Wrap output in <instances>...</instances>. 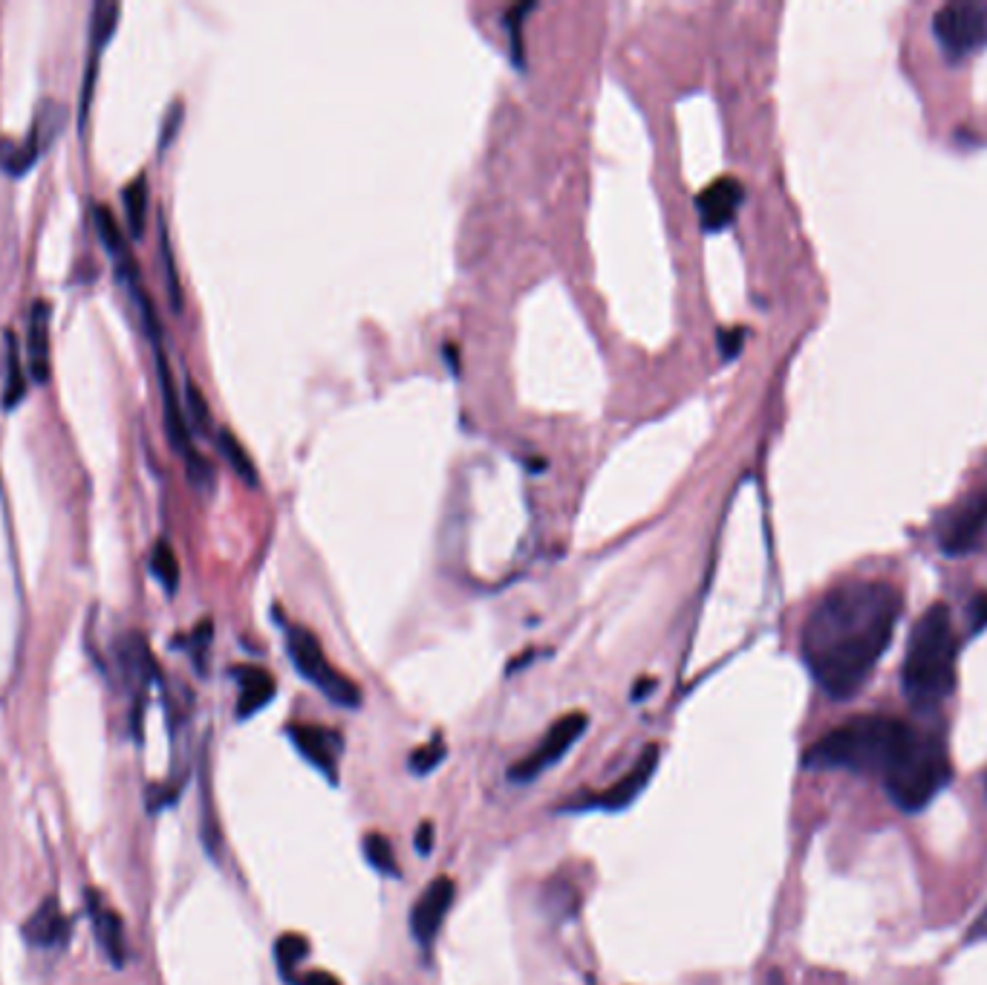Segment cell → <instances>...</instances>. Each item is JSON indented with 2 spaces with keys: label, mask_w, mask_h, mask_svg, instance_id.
Here are the masks:
<instances>
[{
  "label": "cell",
  "mask_w": 987,
  "mask_h": 985,
  "mask_svg": "<svg viewBox=\"0 0 987 985\" xmlns=\"http://www.w3.org/2000/svg\"><path fill=\"white\" fill-rule=\"evenodd\" d=\"M237 679H240V700H237V717L240 720H246V717L257 714L261 709H266L275 697L277 686H275V677L269 671H263V668H255V664H243L237 668Z\"/></svg>",
  "instance_id": "obj_19"
},
{
  "label": "cell",
  "mask_w": 987,
  "mask_h": 985,
  "mask_svg": "<svg viewBox=\"0 0 987 985\" xmlns=\"http://www.w3.org/2000/svg\"><path fill=\"white\" fill-rule=\"evenodd\" d=\"M958 636L947 605H933L909 633L907 657H904V693L918 709H933L944 702L956 688Z\"/></svg>",
  "instance_id": "obj_2"
},
{
  "label": "cell",
  "mask_w": 987,
  "mask_h": 985,
  "mask_svg": "<svg viewBox=\"0 0 987 985\" xmlns=\"http://www.w3.org/2000/svg\"><path fill=\"white\" fill-rule=\"evenodd\" d=\"M185 402H189V410L194 416V425L196 428H205L208 425V405L203 402V394H200V387L194 382L185 385Z\"/></svg>",
  "instance_id": "obj_32"
},
{
  "label": "cell",
  "mask_w": 987,
  "mask_h": 985,
  "mask_svg": "<svg viewBox=\"0 0 987 985\" xmlns=\"http://www.w3.org/2000/svg\"><path fill=\"white\" fill-rule=\"evenodd\" d=\"M454 893H457L454 879L439 876L425 887V893H421L419 898H416L414 911H410V931H414L419 945H430V942L436 940L445 916H448L450 905H454Z\"/></svg>",
  "instance_id": "obj_9"
},
{
  "label": "cell",
  "mask_w": 987,
  "mask_h": 985,
  "mask_svg": "<svg viewBox=\"0 0 987 985\" xmlns=\"http://www.w3.org/2000/svg\"><path fill=\"white\" fill-rule=\"evenodd\" d=\"M27 370L32 379L44 382L50 376V304L38 298L30 313V329H27Z\"/></svg>",
  "instance_id": "obj_16"
},
{
  "label": "cell",
  "mask_w": 987,
  "mask_h": 985,
  "mask_svg": "<svg viewBox=\"0 0 987 985\" xmlns=\"http://www.w3.org/2000/svg\"><path fill=\"white\" fill-rule=\"evenodd\" d=\"M364 855H367V862L378 870V873H385V876L399 879V867H396V855H393L390 841L385 835H378V832H370L367 839H364Z\"/></svg>",
  "instance_id": "obj_27"
},
{
  "label": "cell",
  "mask_w": 987,
  "mask_h": 985,
  "mask_svg": "<svg viewBox=\"0 0 987 985\" xmlns=\"http://www.w3.org/2000/svg\"><path fill=\"white\" fill-rule=\"evenodd\" d=\"M124 209H128V223H131V232L136 237H142L147 220V180L145 174H139L128 189H124Z\"/></svg>",
  "instance_id": "obj_23"
},
{
  "label": "cell",
  "mask_w": 987,
  "mask_h": 985,
  "mask_svg": "<svg viewBox=\"0 0 987 985\" xmlns=\"http://www.w3.org/2000/svg\"><path fill=\"white\" fill-rule=\"evenodd\" d=\"M151 570L153 576L160 578V585L165 587L167 592H174L176 585H180V561H176L174 549L167 540H156V547H153L151 555Z\"/></svg>",
  "instance_id": "obj_26"
},
{
  "label": "cell",
  "mask_w": 987,
  "mask_h": 985,
  "mask_svg": "<svg viewBox=\"0 0 987 985\" xmlns=\"http://www.w3.org/2000/svg\"><path fill=\"white\" fill-rule=\"evenodd\" d=\"M3 394H0V402H3V408L12 410L18 402L27 396V365L21 362V344H18V336L12 329L3 333Z\"/></svg>",
  "instance_id": "obj_20"
},
{
  "label": "cell",
  "mask_w": 987,
  "mask_h": 985,
  "mask_svg": "<svg viewBox=\"0 0 987 985\" xmlns=\"http://www.w3.org/2000/svg\"><path fill=\"white\" fill-rule=\"evenodd\" d=\"M119 16H122V3L119 0H95L93 3V12H90V55L88 67H84V81H81L84 93H93L95 75H99V59H102L104 47H108V41L116 32Z\"/></svg>",
  "instance_id": "obj_15"
},
{
  "label": "cell",
  "mask_w": 987,
  "mask_h": 985,
  "mask_svg": "<svg viewBox=\"0 0 987 985\" xmlns=\"http://www.w3.org/2000/svg\"><path fill=\"white\" fill-rule=\"evenodd\" d=\"M765 985H788L785 983V974L780 968H771L769 977H765Z\"/></svg>",
  "instance_id": "obj_39"
},
{
  "label": "cell",
  "mask_w": 987,
  "mask_h": 985,
  "mask_svg": "<svg viewBox=\"0 0 987 985\" xmlns=\"http://www.w3.org/2000/svg\"><path fill=\"white\" fill-rule=\"evenodd\" d=\"M301 985H342V979L333 977L329 971H309Z\"/></svg>",
  "instance_id": "obj_38"
},
{
  "label": "cell",
  "mask_w": 987,
  "mask_h": 985,
  "mask_svg": "<svg viewBox=\"0 0 987 985\" xmlns=\"http://www.w3.org/2000/svg\"><path fill=\"white\" fill-rule=\"evenodd\" d=\"M153 344V358H156V376H160V390H162V410H165V431L171 446L189 460V471L196 483L211 480V468L205 466L203 457L194 451V443H191L189 419H185V408H182L180 394H176L174 376H171V367H167L165 351H162L160 333H151Z\"/></svg>",
  "instance_id": "obj_7"
},
{
  "label": "cell",
  "mask_w": 987,
  "mask_h": 985,
  "mask_svg": "<svg viewBox=\"0 0 987 985\" xmlns=\"http://www.w3.org/2000/svg\"><path fill=\"white\" fill-rule=\"evenodd\" d=\"M742 203V185L740 180L733 176H722L716 183H711L696 197L699 217H702L704 232H719V229L731 226V220L736 217V209Z\"/></svg>",
  "instance_id": "obj_14"
},
{
  "label": "cell",
  "mask_w": 987,
  "mask_h": 985,
  "mask_svg": "<svg viewBox=\"0 0 987 985\" xmlns=\"http://www.w3.org/2000/svg\"><path fill=\"white\" fill-rule=\"evenodd\" d=\"M434 824H430V821H425V824L419 826V830H416V853L419 855H428L430 850H434Z\"/></svg>",
  "instance_id": "obj_35"
},
{
  "label": "cell",
  "mask_w": 987,
  "mask_h": 985,
  "mask_svg": "<svg viewBox=\"0 0 987 985\" xmlns=\"http://www.w3.org/2000/svg\"><path fill=\"white\" fill-rule=\"evenodd\" d=\"M220 448H223V454H225V460L232 463V468L234 471H237V477L243 483H246V486H257V468H255V463H252V457H248V451L243 446H240V439L234 437L232 431H220Z\"/></svg>",
  "instance_id": "obj_24"
},
{
  "label": "cell",
  "mask_w": 987,
  "mask_h": 985,
  "mask_svg": "<svg viewBox=\"0 0 987 985\" xmlns=\"http://www.w3.org/2000/svg\"><path fill=\"white\" fill-rule=\"evenodd\" d=\"M306 954H309V942H306L301 934H284L277 940L275 945L277 965H281V974H284L289 983H295V968H298V963Z\"/></svg>",
  "instance_id": "obj_25"
},
{
  "label": "cell",
  "mask_w": 987,
  "mask_h": 985,
  "mask_svg": "<svg viewBox=\"0 0 987 985\" xmlns=\"http://www.w3.org/2000/svg\"><path fill=\"white\" fill-rule=\"evenodd\" d=\"M93 223H95V232H99V237H102V243L108 246L110 261H113V270H116V275L122 277L124 284L131 286L133 298L142 301L147 293L142 290V281H139V266H136V261H133L131 243H128V237H124L122 226H119V220L113 217V212H110L108 205L95 203L93 205Z\"/></svg>",
  "instance_id": "obj_10"
},
{
  "label": "cell",
  "mask_w": 987,
  "mask_h": 985,
  "mask_svg": "<svg viewBox=\"0 0 987 985\" xmlns=\"http://www.w3.org/2000/svg\"><path fill=\"white\" fill-rule=\"evenodd\" d=\"M535 3H520V7H511L509 16H506V27L511 32V50H515V61L523 67V38H520V30H523V18L529 16Z\"/></svg>",
  "instance_id": "obj_30"
},
{
  "label": "cell",
  "mask_w": 987,
  "mask_h": 985,
  "mask_svg": "<svg viewBox=\"0 0 987 985\" xmlns=\"http://www.w3.org/2000/svg\"><path fill=\"white\" fill-rule=\"evenodd\" d=\"M970 619H973V633H979L981 628H987V596H976V599H973Z\"/></svg>",
  "instance_id": "obj_34"
},
{
  "label": "cell",
  "mask_w": 987,
  "mask_h": 985,
  "mask_svg": "<svg viewBox=\"0 0 987 985\" xmlns=\"http://www.w3.org/2000/svg\"><path fill=\"white\" fill-rule=\"evenodd\" d=\"M742 338H745V329H742V327L722 329V333H719V347H722V356H725V358L736 356V353H740V347H742Z\"/></svg>",
  "instance_id": "obj_33"
},
{
  "label": "cell",
  "mask_w": 987,
  "mask_h": 985,
  "mask_svg": "<svg viewBox=\"0 0 987 985\" xmlns=\"http://www.w3.org/2000/svg\"><path fill=\"white\" fill-rule=\"evenodd\" d=\"M655 766H659V745H647L644 754L639 758V763H635V766H632L630 772H627L624 778L615 783V786H610L607 792H601V795H598V801H592L589 806H601V810H610V812L627 810V806H630V803H635V798L644 792L647 783L653 781Z\"/></svg>",
  "instance_id": "obj_13"
},
{
  "label": "cell",
  "mask_w": 987,
  "mask_h": 985,
  "mask_svg": "<svg viewBox=\"0 0 987 985\" xmlns=\"http://www.w3.org/2000/svg\"><path fill=\"white\" fill-rule=\"evenodd\" d=\"M64 116H67V108L61 102H55V99H44V102H41V108H38L35 122H32V131H35L38 136H41L44 148L50 145L52 139H55V133L61 131V124H64Z\"/></svg>",
  "instance_id": "obj_28"
},
{
  "label": "cell",
  "mask_w": 987,
  "mask_h": 985,
  "mask_svg": "<svg viewBox=\"0 0 987 985\" xmlns=\"http://www.w3.org/2000/svg\"><path fill=\"white\" fill-rule=\"evenodd\" d=\"M913 725L895 717L864 714L852 717L828 734H823L803 754V766L808 769H846L855 774H875L889 766L898 745L907 740Z\"/></svg>",
  "instance_id": "obj_3"
},
{
  "label": "cell",
  "mask_w": 987,
  "mask_h": 985,
  "mask_svg": "<svg viewBox=\"0 0 987 985\" xmlns=\"http://www.w3.org/2000/svg\"><path fill=\"white\" fill-rule=\"evenodd\" d=\"M289 738L301 758L309 760L318 772H324L329 781H338V763H342L344 738L335 729L324 725H292Z\"/></svg>",
  "instance_id": "obj_11"
},
{
  "label": "cell",
  "mask_w": 987,
  "mask_h": 985,
  "mask_svg": "<svg viewBox=\"0 0 987 985\" xmlns=\"http://www.w3.org/2000/svg\"><path fill=\"white\" fill-rule=\"evenodd\" d=\"M0 382H3V356H0Z\"/></svg>",
  "instance_id": "obj_40"
},
{
  "label": "cell",
  "mask_w": 987,
  "mask_h": 985,
  "mask_svg": "<svg viewBox=\"0 0 987 985\" xmlns=\"http://www.w3.org/2000/svg\"><path fill=\"white\" fill-rule=\"evenodd\" d=\"M987 940V907L976 916V922L970 925V931L965 934L967 945H976V942H985Z\"/></svg>",
  "instance_id": "obj_36"
},
{
  "label": "cell",
  "mask_w": 987,
  "mask_h": 985,
  "mask_svg": "<svg viewBox=\"0 0 987 985\" xmlns=\"http://www.w3.org/2000/svg\"><path fill=\"white\" fill-rule=\"evenodd\" d=\"M119 664H122V673H124V682L133 688H145L147 679L153 677V659H151V650H147L145 639L139 633H131L119 644Z\"/></svg>",
  "instance_id": "obj_21"
},
{
  "label": "cell",
  "mask_w": 987,
  "mask_h": 985,
  "mask_svg": "<svg viewBox=\"0 0 987 985\" xmlns=\"http://www.w3.org/2000/svg\"><path fill=\"white\" fill-rule=\"evenodd\" d=\"M445 754H448V745L442 743V738H434L430 743L419 745V749L410 754L407 766H410V772L414 774H430L439 763H442Z\"/></svg>",
  "instance_id": "obj_29"
},
{
  "label": "cell",
  "mask_w": 987,
  "mask_h": 985,
  "mask_svg": "<svg viewBox=\"0 0 987 985\" xmlns=\"http://www.w3.org/2000/svg\"><path fill=\"white\" fill-rule=\"evenodd\" d=\"M904 601L889 581H843L817 601L803 628V659L832 700H852L893 642Z\"/></svg>",
  "instance_id": "obj_1"
},
{
  "label": "cell",
  "mask_w": 987,
  "mask_h": 985,
  "mask_svg": "<svg viewBox=\"0 0 987 985\" xmlns=\"http://www.w3.org/2000/svg\"><path fill=\"white\" fill-rule=\"evenodd\" d=\"M180 108H182V104L176 102L174 108L167 110L165 128H162V133H160V145H162V148H165L167 142H171V136H174V128H176V122H180Z\"/></svg>",
  "instance_id": "obj_37"
},
{
  "label": "cell",
  "mask_w": 987,
  "mask_h": 985,
  "mask_svg": "<svg viewBox=\"0 0 987 985\" xmlns=\"http://www.w3.org/2000/svg\"><path fill=\"white\" fill-rule=\"evenodd\" d=\"M987 535V489L970 497L956 518L947 524V532L942 535V549L947 555H967L979 547V540Z\"/></svg>",
  "instance_id": "obj_12"
},
{
  "label": "cell",
  "mask_w": 987,
  "mask_h": 985,
  "mask_svg": "<svg viewBox=\"0 0 987 985\" xmlns=\"http://www.w3.org/2000/svg\"><path fill=\"white\" fill-rule=\"evenodd\" d=\"M88 905L90 913H93L95 940H99L102 951L113 965H124V959H128V940H124V925L119 920V913L104 905L95 893H88Z\"/></svg>",
  "instance_id": "obj_17"
},
{
  "label": "cell",
  "mask_w": 987,
  "mask_h": 985,
  "mask_svg": "<svg viewBox=\"0 0 987 985\" xmlns=\"http://www.w3.org/2000/svg\"><path fill=\"white\" fill-rule=\"evenodd\" d=\"M41 151H44V142H41V136L32 128L21 142H16V139H0V169L12 176L27 174L38 162Z\"/></svg>",
  "instance_id": "obj_22"
},
{
  "label": "cell",
  "mask_w": 987,
  "mask_h": 985,
  "mask_svg": "<svg viewBox=\"0 0 987 985\" xmlns=\"http://www.w3.org/2000/svg\"><path fill=\"white\" fill-rule=\"evenodd\" d=\"M286 648H289V657L298 668L301 677L306 682H313L327 700H333L335 705H344V709H358V702H362V691L358 686L353 682L349 677H344L342 671H335L333 664L327 662L324 657V648H320L318 636L313 630L298 628V624H292L286 630Z\"/></svg>",
  "instance_id": "obj_5"
},
{
  "label": "cell",
  "mask_w": 987,
  "mask_h": 985,
  "mask_svg": "<svg viewBox=\"0 0 987 985\" xmlns=\"http://www.w3.org/2000/svg\"><path fill=\"white\" fill-rule=\"evenodd\" d=\"M881 778L895 806L904 812H918L950 783V754L944 749L942 738L913 729Z\"/></svg>",
  "instance_id": "obj_4"
},
{
  "label": "cell",
  "mask_w": 987,
  "mask_h": 985,
  "mask_svg": "<svg viewBox=\"0 0 987 985\" xmlns=\"http://www.w3.org/2000/svg\"><path fill=\"white\" fill-rule=\"evenodd\" d=\"M67 927L70 925L64 920V911L59 907V898L50 896L27 920L23 936H27L30 945H38V948H52V945H61L67 940Z\"/></svg>",
  "instance_id": "obj_18"
},
{
  "label": "cell",
  "mask_w": 987,
  "mask_h": 985,
  "mask_svg": "<svg viewBox=\"0 0 987 985\" xmlns=\"http://www.w3.org/2000/svg\"><path fill=\"white\" fill-rule=\"evenodd\" d=\"M933 35L950 61H965L987 47V3L953 0L933 16Z\"/></svg>",
  "instance_id": "obj_6"
},
{
  "label": "cell",
  "mask_w": 987,
  "mask_h": 985,
  "mask_svg": "<svg viewBox=\"0 0 987 985\" xmlns=\"http://www.w3.org/2000/svg\"><path fill=\"white\" fill-rule=\"evenodd\" d=\"M587 723L589 717L581 714V711H572V714H563L560 720H554L552 729L546 731L543 743L529 758L520 760L517 766H511V781H531V778L543 774L549 766H554L558 760H563V754L581 740V734L587 731Z\"/></svg>",
  "instance_id": "obj_8"
},
{
  "label": "cell",
  "mask_w": 987,
  "mask_h": 985,
  "mask_svg": "<svg viewBox=\"0 0 987 985\" xmlns=\"http://www.w3.org/2000/svg\"><path fill=\"white\" fill-rule=\"evenodd\" d=\"M162 263H165V281H167V293H171V304L174 309H180V281H176V270H174V255H171V246H167V237L162 234Z\"/></svg>",
  "instance_id": "obj_31"
}]
</instances>
